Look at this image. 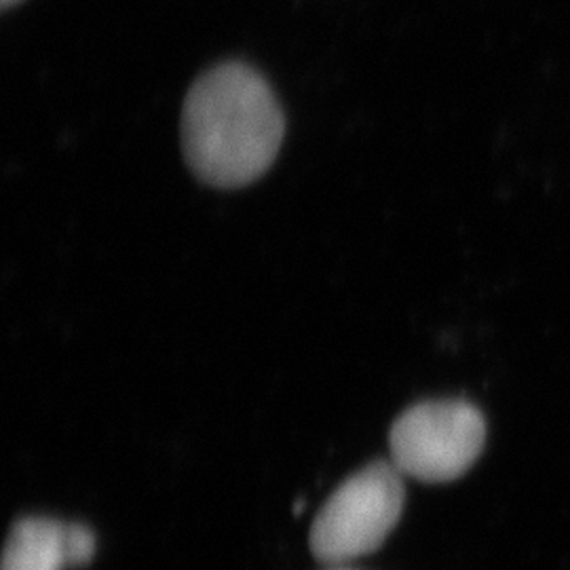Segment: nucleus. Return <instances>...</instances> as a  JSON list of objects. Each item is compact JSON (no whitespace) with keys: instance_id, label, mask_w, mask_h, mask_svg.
<instances>
[{"instance_id":"obj_1","label":"nucleus","mask_w":570,"mask_h":570,"mask_svg":"<svg viewBox=\"0 0 570 570\" xmlns=\"http://www.w3.org/2000/svg\"><path fill=\"white\" fill-rule=\"evenodd\" d=\"M284 136V110L273 89L245 63L207 70L186 96L184 159L209 186L256 183L275 164Z\"/></svg>"},{"instance_id":"obj_2","label":"nucleus","mask_w":570,"mask_h":570,"mask_svg":"<svg viewBox=\"0 0 570 570\" xmlns=\"http://www.w3.org/2000/svg\"><path fill=\"white\" fill-rule=\"evenodd\" d=\"M406 503L404 475L391 461H374L351 478L324 503L311 527V551L338 567L379 550L402 518Z\"/></svg>"},{"instance_id":"obj_3","label":"nucleus","mask_w":570,"mask_h":570,"mask_svg":"<svg viewBox=\"0 0 570 570\" xmlns=\"http://www.w3.org/2000/svg\"><path fill=\"white\" fill-rule=\"evenodd\" d=\"M487 444L484 414L463 400L407 407L389 431L391 463L402 475L444 484L465 475Z\"/></svg>"},{"instance_id":"obj_4","label":"nucleus","mask_w":570,"mask_h":570,"mask_svg":"<svg viewBox=\"0 0 570 570\" xmlns=\"http://www.w3.org/2000/svg\"><path fill=\"white\" fill-rule=\"evenodd\" d=\"M96 553L89 527L53 518H21L7 537L2 570H63L85 567Z\"/></svg>"},{"instance_id":"obj_5","label":"nucleus","mask_w":570,"mask_h":570,"mask_svg":"<svg viewBox=\"0 0 570 570\" xmlns=\"http://www.w3.org/2000/svg\"><path fill=\"white\" fill-rule=\"evenodd\" d=\"M20 0H2V7L7 9V7H11V4H18Z\"/></svg>"}]
</instances>
